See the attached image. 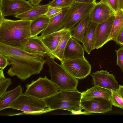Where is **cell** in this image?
Returning <instances> with one entry per match:
<instances>
[{"instance_id":"obj_37","label":"cell","mask_w":123,"mask_h":123,"mask_svg":"<svg viewBox=\"0 0 123 123\" xmlns=\"http://www.w3.org/2000/svg\"><path fill=\"white\" fill-rule=\"evenodd\" d=\"M4 76L3 70L0 69V81L6 79Z\"/></svg>"},{"instance_id":"obj_29","label":"cell","mask_w":123,"mask_h":123,"mask_svg":"<svg viewBox=\"0 0 123 123\" xmlns=\"http://www.w3.org/2000/svg\"><path fill=\"white\" fill-rule=\"evenodd\" d=\"M12 84L10 78H7L0 81V97L6 92L7 89Z\"/></svg>"},{"instance_id":"obj_28","label":"cell","mask_w":123,"mask_h":123,"mask_svg":"<svg viewBox=\"0 0 123 123\" xmlns=\"http://www.w3.org/2000/svg\"><path fill=\"white\" fill-rule=\"evenodd\" d=\"M100 1L106 3L115 14L121 11L120 0H100Z\"/></svg>"},{"instance_id":"obj_34","label":"cell","mask_w":123,"mask_h":123,"mask_svg":"<svg viewBox=\"0 0 123 123\" xmlns=\"http://www.w3.org/2000/svg\"><path fill=\"white\" fill-rule=\"evenodd\" d=\"M74 2L93 4L96 2V0H74Z\"/></svg>"},{"instance_id":"obj_18","label":"cell","mask_w":123,"mask_h":123,"mask_svg":"<svg viewBox=\"0 0 123 123\" xmlns=\"http://www.w3.org/2000/svg\"><path fill=\"white\" fill-rule=\"evenodd\" d=\"M23 93L21 85L13 89L6 92L0 97V111L8 108L15 100Z\"/></svg>"},{"instance_id":"obj_35","label":"cell","mask_w":123,"mask_h":123,"mask_svg":"<svg viewBox=\"0 0 123 123\" xmlns=\"http://www.w3.org/2000/svg\"><path fill=\"white\" fill-rule=\"evenodd\" d=\"M43 0H29V1L34 6H37Z\"/></svg>"},{"instance_id":"obj_3","label":"cell","mask_w":123,"mask_h":123,"mask_svg":"<svg viewBox=\"0 0 123 123\" xmlns=\"http://www.w3.org/2000/svg\"><path fill=\"white\" fill-rule=\"evenodd\" d=\"M82 97V93L77 90L60 91L43 100L51 111L62 109L78 113L83 109L80 105Z\"/></svg>"},{"instance_id":"obj_30","label":"cell","mask_w":123,"mask_h":123,"mask_svg":"<svg viewBox=\"0 0 123 123\" xmlns=\"http://www.w3.org/2000/svg\"><path fill=\"white\" fill-rule=\"evenodd\" d=\"M117 56V65L118 66L123 72V47L121 46L117 50H115Z\"/></svg>"},{"instance_id":"obj_11","label":"cell","mask_w":123,"mask_h":123,"mask_svg":"<svg viewBox=\"0 0 123 123\" xmlns=\"http://www.w3.org/2000/svg\"><path fill=\"white\" fill-rule=\"evenodd\" d=\"M115 15L98 24L96 26L92 50L102 47L106 43L110 35Z\"/></svg>"},{"instance_id":"obj_20","label":"cell","mask_w":123,"mask_h":123,"mask_svg":"<svg viewBox=\"0 0 123 123\" xmlns=\"http://www.w3.org/2000/svg\"><path fill=\"white\" fill-rule=\"evenodd\" d=\"M91 21L89 14L69 30L72 37L82 42L85 33Z\"/></svg>"},{"instance_id":"obj_25","label":"cell","mask_w":123,"mask_h":123,"mask_svg":"<svg viewBox=\"0 0 123 123\" xmlns=\"http://www.w3.org/2000/svg\"><path fill=\"white\" fill-rule=\"evenodd\" d=\"M69 30H66L63 35L55 50L52 53L50 57L54 59L56 58L61 62L63 60L64 52L67 43L71 37Z\"/></svg>"},{"instance_id":"obj_1","label":"cell","mask_w":123,"mask_h":123,"mask_svg":"<svg viewBox=\"0 0 123 123\" xmlns=\"http://www.w3.org/2000/svg\"><path fill=\"white\" fill-rule=\"evenodd\" d=\"M0 53L7 58L11 65L7 74L16 76L24 81L33 75L39 74L45 63L46 55L27 51L0 43Z\"/></svg>"},{"instance_id":"obj_33","label":"cell","mask_w":123,"mask_h":123,"mask_svg":"<svg viewBox=\"0 0 123 123\" xmlns=\"http://www.w3.org/2000/svg\"><path fill=\"white\" fill-rule=\"evenodd\" d=\"M116 42L121 46H123V29L117 37Z\"/></svg>"},{"instance_id":"obj_14","label":"cell","mask_w":123,"mask_h":123,"mask_svg":"<svg viewBox=\"0 0 123 123\" xmlns=\"http://www.w3.org/2000/svg\"><path fill=\"white\" fill-rule=\"evenodd\" d=\"M69 8L62 9L59 13L50 18L48 26L39 37L42 38L62 28L68 16Z\"/></svg>"},{"instance_id":"obj_19","label":"cell","mask_w":123,"mask_h":123,"mask_svg":"<svg viewBox=\"0 0 123 123\" xmlns=\"http://www.w3.org/2000/svg\"><path fill=\"white\" fill-rule=\"evenodd\" d=\"M81 93L82 99L84 100L99 98L110 100L111 95L110 90L95 86Z\"/></svg>"},{"instance_id":"obj_9","label":"cell","mask_w":123,"mask_h":123,"mask_svg":"<svg viewBox=\"0 0 123 123\" xmlns=\"http://www.w3.org/2000/svg\"><path fill=\"white\" fill-rule=\"evenodd\" d=\"M0 21L5 16H15L26 12L33 7L26 0H3L0 1Z\"/></svg>"},{"instance_id":"obj_27","label":"cell","mask_w":123,"mask_h":123,"mask_svg":"<svg viewBox=\"0 0 123 123\" xmlns=\"http://www.w3.org/2000/svg\"><path fill=\"white\" fill-rule=\"evenodd\" d=\"M74 2V0H53L48 4L51 6L63 9L69 7Z\"/></svg>"},{"instance_id":"obj_5","label":"cell","mask_w":123,"mask_h":123,"mask_svg":"<svg viewBox=\"0 0 123 123\" xmlns=\"http://www.w3.org/2000/svg\"><path fill=\"white\" fill-rule=\"evenodd\" d=\"M8 108L21 111L25 114H28L39 115L51 111L43 100L23 93Z\"/></svg>"},{"instance_id":"obj_16","label":"cell","mask_w":123,"mask_h":123,"mask_svg":"<svg viewBox=\"0 0 123 123\" xmlns=\"http://www.w3.org/2000/svg\"><path fill=\"white\" fill-rule=\"evenodd\" d=\"M22 49L29 52L42 54L49 57L51 55V52L39 36L30 37Z\"/></svg>"},{"instance_id":"obj_15","label":"cell","mask_w":123,"mask_h":123,"mask_svg":"<svg viewBox=\"0 0 123 123\" xmlns=\"http://www.w3.org/2000/svg\"><path fill=\"white\" fill-rule=\"evenodd\" d=\"M84 49L76 40L71 37L66 44L63 60L79 58H84Z\"/></svg>"},{"instance_id":"obj_8","label":"cell","mask_w":123,"mask_h":123,"mask_svg":"<svg viewBox=\"0 0 123 123\" xmlns=\"http://www.w3.org/2000/svg\"><path fill=\"white\" fill-rule=\"evenodd\" d=\"M95 3L90 4L74 2L69 8L68 16L62 28L69 30L74 27L90 14Z\"/></svg>"},{"instance_id":"obj_13","label":"cell","mask_w":123,"mask_h":123,"mask_svg":"<svg viewBox=\"0 0 123 123\" xmlns=\"http://www.w3.org/2000/svg\"><path fill=\"white\" fill-rule=\"evenodd\" d=\"M89 15L91 21L98 24L115 15V14L106 3L99 1L95 2Z\"/></svg>"},{"instance_id":"obj_24","label":"cell","mask_w":123,"mask_h":123,"mask_svg":"<svg viewBox=\"0 0 123 123\" xmlns=\"http://www.w3.org/2000/svg\"><path fill=\"white\" fill-rule=\"evenodd\" d=\"M123 29V12L121 11L115 15L111 32L106 43L110 41L116 42L117 38Z\"/></svg>"},{"instance_id":"obj_38","label":"cell","mask_w":123,"mask_h":123,"mask_svg":"<svg viewBox=\"0 0 123 123\" xmlns=\"http://www.w3.org/2000/svg\"><path fill=\"white\" fill-rule=\"evenodd\" d=\"M121 9L123 12V0H120Z\"/></svg>"},{"instance_id":"obj_4","label":"cell","mask_w":123,"mask_h":123,"mask_svg":"<svg viewBox=\"0 0 123 123\" xmlns=\"http://www.w3.org/2000/svg\"><path fill=\"white\" fill-rule=\"evenodd\" d=\"M49 56L45 59V63L49 67L51 80L60 91H74L77 90L78 81L69 74L61 65Z\"/></svg>"},{"instance_id":"obj_31","label":"cell","mask_w":123,"mask_h":123,"mask_svg":"<svg viewBox=\"0 0 123 123\" xmlns=\"http://www.w3.org/2000/svg\"><path fill=\"white\" fill-rule=\"evenodd\" d=\"M62 9L53 7L49 6L48 10L44 15L51 18L59 13Z\"/></svg>"},{"instance_id":"obj_21","label":"cell","mask_w":123,"mask_h":123,"mask_svg":"<svg viewBox=\"0 0 123 123\" xmlns=\"http://www.w3.org/2000/svg\"><path fill=\"white\" fill-rule=\"evenodd\" d=\"M66 30L62 28L42 38L43 43L51 53L56 49Z\"/></svg>"},{"instance_id":"obj_10","label":"cell","mask_w":123,"mask_h":123,"mask_svg":"<svg viewBox=\"0 0 123 123\" xmlns=\"http://www.w3.org/2000/svg\"><path fill=\"white\" fill-rule=\"evenodd\" d=\"M80 105L84 110L81 113L88 114L94 113L105 114L112 110V105L110 100L94 98L87 100L81 99Z\"/></svg>"},{"instance_id":"obj_22","label":"cell","mask_w":123,"mask_h":123,"mask_svg":"<svg viewBox=\"0 0 123 123\" xmlns=\"http://www.w3.org/2000/svg\"><path fill=\"white\" fill-rule=\"evenodd\" d=\"M97 24L91 21L83 38L82 43L84 50L88 54L92 50Z\"/></svg>"},{"instance_id":"obj_17","label":"cell","mask_w":123,"mask_h":123,"mask_svg":"<svg viewBox=\"0 0 123 123\" xmlns=\"http://www.w3.org/2000/svg\"><path fill=\"white\" fill-rule=\"evenodd\" d=\"M49 7L48 4L33 6L32 8L26 12L14 17L21 19L32 21L44 15L48 10Z\"/></svg>"},{"instance_id":"obj_7","label":"cell","mask_w":123,"mask_h":123,"mask_svg":"<svg viewBox=\"0 0 123 123\" xmlns=\"http://www.w3.org/2000/svg\"><path fill=\"white\" fill-rule=\"evenodd\" d=\"M61 62L66 71L77 79L85 78L91 73V66L85 58L64 59Z\"/></svg>"},{"instance_id":"obj_32","label":"cell","mask_w":123,"mask_h":123,"mask_svg":"<svg viewBox=\"0 0 123 123\" xmlns=\"http://www.w3.org/2000/svg\"><path fill=\"white\" fill-rule=\"evenodd\" d=\"M10 63L8 59L3 55L0 53V68L3 70Z\"/></svg>"},{"instance_id":"obj_26","label":"cell","mask_w":123,"mask_h":123,"mask_svg":"<svg viewBox=\"0 0 123 123\" xmlns=\"http://www.w3.org/2000/svg\"><path fill=\"white\" fill-rule=\"evenodd\" d=\"M110 100L112 105L123 109V98L117 91L110 90Z\"/></svg>"},{"instance_id":"obj_6","label":"cell","mask_w":123,"mask_h":123,"mask_svg":"<svg viewBox=\"0 0 123 123\" xmlns=\"http://www.w3.org/2000/svg\"><path fill=\"white\" fill-rule=\"evenodd\" d=\"M24 93L37 99L44 100L55 94L58 92V87L46 76L32 80L26 86Z\"/></svg>"},{"instance_id":"obj_23","label":"cell","mask_w":123,"mask_h":123,"mask_svg":"<svg viewBox=\"0 0 123 123\" xmlns=\"http://www.w3.org/2000/svg\"><path fill=\"white\" fill-rule=\"evenodd\" d=\"M50 18L45 15L41 16L32 21L30 29L31 37L37 36L47 28Z\"/></svg>"},{"instance_id":"obj_12","label":"cell","mask_w":123,"mask_h":123,"mask_svg":"<svg viewBox=\"0 0 123 123\" xmlns=\"http://www.w3.org/2000/svg\"><path fill=\"white\" fill-rule=\"evenodd\" d=\"M94 86H97L109 90L117 91L119 85L113 74L107 70L97 71L91 75Z\"/></svg>"},{"instance_id":"obj_2","label":"cell","mask_w":123,"mask_h":123,"mask_svg":"<svg viewBox=\"0 0 123 123\" xmlns=\"http://www.w3.org/2000/svg\"><path fill=\"white\" fill-rule=\"evenodd\" d=\"M31 21L4 18L0 22V43L23 49L31 37L30 29Z\"/></svg>"},{"instance_id":"obj_36","label":"cell","mask_w":123,"mask_h":123,"mask_svg":"<svg viewBox=\"0 0 123 123\" xmlns=\"http://www.w3.org/2000/svg\"><path fill=\"white\" fill-rule=\"evenodd\" d=\"M117 91L121 95L123 98V86L119 85V87Z\"/></svg>"}]
</instances>
